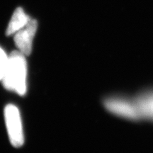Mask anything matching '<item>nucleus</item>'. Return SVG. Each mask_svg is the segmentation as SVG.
<instances>
[{
    "mask_svg": "<svg viewBox=\"0 0 153 153\" xmlns=\"http://www.w3.org/2000/svg\"><path fill=\"white\" fill-rule=\"evenodd\" d=\"M25 56L19 51L11 53L8 66L1 80L5 89L15 91L20 96H24L26 92L27 64Z\"/></svg>",
    "mask_w": 153,
    "mask_h": 153,
    "instance_id": "f257e3e1",
    "label": "nucleus"
},
{
    "mask_svg": "<svg viewBox=\"0 0 153 153\" xmlns=\"http://www.w3.org/2000/svg\"><path fill=\"white\" fill-rule=\"evenodd\" d=\"M105 108L118 117L129 120H142L136 99L127 97H112L104 102Z\"/></svg>",
    "mask_w": 153,
    "mask_h": 153,
    "instance_id": "f03ea898",
    "label": "nucleus"
},
{
    "mask_svg": "<svg viewBox=\"0 0 153 153\" xmlns=\"http://www.w3.org/2000/svg\"><path fill=\"white\" fill-rule=\"evenodd\" d=\"M5 123L11 145L15 148H20L24 145L22 118L19 108L13 104H8L4 108Z\"/></svg>",
    "mask_w": 153,
    "mask_h": 153,
    "instance_id": "7ed1b4c3",
    "label": "nucleus"
},
{
    "mask_svg": "<svg viewBox=\"0 0 153 153\" xmlns=\"http://www.w3.org/2000/svg\"><path fill=\"white\" fill-rule=\"evenodd\" d=\"M37 28V21L30 19L26 25L15 33L14 43L19 51L26 56L31 53L33 41Z\"/></svg>",
    "mask_w": 153,
    "mask_h": 153,
    "instance_id": "20e7f679",
    "label": "nucleus"
},
{
    "mask_svg": "<svg viewBox=\"0 0 153 153\" xmlns=\"http://www.w3.org/2000/svg\"><path fill=\"white\" fill-rule=\"evenodd\" d=\"M135 99L142 119L153 121V89L143 91Z\"/></svg>",
    "mask_w": 153,
    "mask_h": 153,
    "instance_id": "39448f33",
    "label": "nucleus"
},
{
    "mask_svg": "<svg viewBox=\"0 0 153 153\" xmlns=\"http://www.w3.org/2000/svg\"><path fill=\"white\" fill-rule=\"evenodd\" d=\"M30 18L25 13L24 9L21 7L17 8L12 15L7 29V36H11L16 33L18 30L22 28L29 22Z\"/></svg>",
    "mask_w": 153,
    "mask_h": 153,
    "instance_id": "423d86ee",
    "label": "nucleus"
},
{
    "mask_svg": "<svg viewBox=\"0 0 153 153\" xmlns=\"http://www.w3.org/2000/svg\"><path fill=\"white\" fill-rule=\"evenodd\" d=\"M9 57L7 56L4 51L0 47V81L3 79L9 63Z\"/></svg>",
    "mask_w": 153,
    "mask_h": 153,
    "instance_id": "0eeeda50",
    "label": "nucleus"
}]
</instances>
